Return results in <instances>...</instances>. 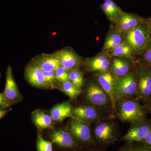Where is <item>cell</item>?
<instances>
[{
    "label": "cell",
    "instance_id": "1",
    "mask_svg": "<svg viewBox=\"0 0 151 151\" xmlns=\"http://www.w3.org/2000/svg\"><path fill=\"white\" fill-rule=\"evenodd\" d=\"M116 111L121 121L131 124L145 120L148 113L145 105H141L140 100L137 97L118 102Z\"/></svg>",
    "mask_w": 151,
    "mask_h": 151
},
{
    "label": "cell",
    "instance_id": "2",
    "mask_svg": "<svg viewBox=\"0 0 151 151\" xmlns=\"http://www.w3.org/2000/svg\"><path fill=\"white\" fill-rule=\"evenodd\" d=\"M92 132L97 145L105 149L113 145L119 137L118 128L114 123L108 121L97 122Z\"/></svg>",
    "mask_w": 151,
    "mask_h": 151
},
{
    "label": "cell",
    "instance_id": "3",
    "mask_svg": "<svg viewBox=\"0 0 151 151\" xmlns=\"http://www.w3.org/2000/svg\"><path fill=\"white\" fill-rule=\"evenodd\" d=\"M144 21L137 27L123 34L125 42L134 52H142L151 41V35Z\"/></svg>",
    "mask_w": 151,
    "mask_h": 151
},
{
    "label": "cell",
    "instance_id": "4",
    "mask_svg": "<svg viewBox=\"0 0 151 151\" xmlns=\"http://www.w3.org/2000/svg\"><path fill=\"white\" fill-rule=\"evenodd\" d=\"M67 130L77 142L88 147L97 146L92 137L89 124L72 118L68 123Z\"/></svg>",
    "mask_w": 151,
    "mask_h": 151
},
{
    "label": "cell",
    "instance_id": "5",
    "mask_svg": "<svg viewBox=\"0 0 151 151\" xmlns=\"http://www.w3.org/2000/svg\"><path fill=\"white\" fill-rule=\"evenodd\" d=\"M137 94L136 97L145 103L151 102V67L141 65L135 70Z\"/></svg>",
    "mask_w": 151,
    "mask_h": 151
},
{
    "label": "cell",
    "instance_id": "6",
    "mask_svg": "<svg viewBox=\"0 0 151 151\" xmlns=\"http://www.w3.org/2000/svg\"><path fill=\"white\" fill-rule=\"evenodd\" d=\"M137 78L134 72L117 78L116 86V97L117 103L130 98L137 97Z\"/></svg>",
    "mask_w": 151,
    "mask_h": 151
},
{
    "label": "cell",
    "instance_id": "7",
    "mask_svg": "<svg viewBox=\"0 0 151 151\" xmlns=\"http://www.w3.org/2000/svg\"><path fill=\"white\" fill-rule=\"evenodd\" d=\"M85 97L89 105L99 111L110 106L112 108L111 100L108 94L99 84L95 82H91L88 84L85 91Z\"/></svg>",
    "mask_w": 151,
    "mask_h": 151
},
{
    "label": "cell",
    "instance_id": "8",
    "mask_svg": "<svg viewBox=\"0 0 151 151\" xmlns=\"http://www.w3.org/2000/svg\"><path fill=\"white\" fill-rule=\"evenodd\" d=\"M95 77L98 84L110 98L112 109L113 111H116L117 102L116 97V86L117 78L111 71L97 72L95 73Z\"/></svg>",
    "mask_w": 151,
    "mask_h": 151
},
{
    "label": "cell",
    "instance_id": "9",
    "mask_svg": "<svg viewBox=\"0 0 151 151\" xmlns=\"http://www.w3.org/2000/svg\"><path fill=\"white\" fill-rule=\"evenodd\" d=\"M72 118L89 124L102 121L103 119L100 111L89 105L72 107Z\"/></svg>",
    "mask_w": 151,
    "mask_h": 151
},
{
    "label": "cell",
    "instance_id": "10",
    "mask_svg": "<svg viewBox=\"0 0 151 151\" xmlns=\"http://www.w3.org/2000/svg\"><path fill=\"white\" fill-rule=\"evenodd\" d=\"M151 128V121L146 119L132 124L129 129L121 139L126 142H141Z\"/></svg>",
    "mask_w": 151,
    "mask_h": 151
},
{
    "label": "cell",
    "instance_id": "11",
    "mask_svg": "<svg viewBox=\"0 0 151 151\" xmlns=\"http://www.w3.org/2000/svg\"><path fill=\"white\" fill-rule=\"evenodd\" d=\"M53 54L60 65L69 70L78 68L83 63L82 58L70 49H63Z\"/></svg>",
    "mask_w": 151,
    "mask_h": 151
},
{
    "label": "cell",
    "instance_id": "12",
    "mask_svg": "<svg viewBox=\"0 0 151 151\" xmlns=\"http://www.w3.org/2000/svg\"><path fill=\"white\" fill-rule=\"evenodd\" d=\"M3 94L11 105L19 103L22 99L21 94L14 78L12 69L10 65H8L7 68L5 86Z\"/></svg>",
    "mask_w": 151,
    "mask_h": 151
},
{
    "label": "cell",
    "instance_id": "13",
    "mask_svg": "<svg viewBox=\"0 0 151 151\" xmlns=\"http://www.w3.org/2000/svg\"><path fill=\"white\" fill-rule=\"evenodd\" d=\"M24 75L29 83L34 87L41 89L50 88L45 79L43 71L32 61L26 67Z\"/></svg>",
    "mask_w": 151,
    "mask_h": 151
},
{
    "label": "cell",
    "instance_id": "14",
    "mask_svg": "<svg viewBox=\"0 0 151 151\" xmlns=\"http://www.w3.org/2000/svg\"><path fill=\"white\" fill-rule=\"evenodd\" d=\"M145 21V19L136 14L124 12L116 22V27L124 34L137 27Z\"/></svg>",
    "mask_w": 151,
    "mask_h": 151
},
{
    "label": "cell",
    "instance_id": "15",
    "mask_svg": "<svg viewBox=\"0 0 151 151\" xmlns=\"http://www.w3.org/2000/svg\"><path fill=\"white\" fill-rule=\"evenodd\" d=\"M110 55L104 54L88 58L85 61V65L88 70L97 72L111 71Z\"/></svg>",
    "mask_w": 151,
    "mask_h": 151
},
{
    "label": "cell",
    "instance_id": "16",
    "mask_svg": "<svg viewBox=\"0 0 151 151\" xmlns=\"http://www.w3.org/2000/svg\"><path fill=\"white\" fill-rule=\"evenodd\" d=\"M50 139L52 143L63 148L73 150L78 146V143L68 130L60 129L55 131L50 135Z\"/></svg>",
    "mask_w": 151,
    "mask_h": 151
},
{
    "label": "cell",
    "instance_id": "17",
    "mask_svg": "<svg viewBox=\"0 0 151 151\" xmlns=\"http://www.w3.org/2000/svg\"><path fill=\"white\" fill-rule=\"evenodd\" d=\"M72 107L69 101L59 103L51 108L50 115L54 122H62L68 117L72 118Z\"/></svg>",
    "mask_w": 151,
    "mask_h": 151
},
{
    "label": "cell",
    "instance_id": "18",
    "mask_svg": "<svg viewBox=\"0 0 151 151\" xmlns=\"http://www.w3.org/2000/svg\"><path fill=\"white\" fill-rule=\"evenodd\" d=\"M32 61L43 71H54L60 65L53 53H43L37 56Z\"/></svg>",
    "mask_w": 151,
    "mask_h": 151
},
{
    "label": "cell",
    "instance_id": "19",
    "mask_svg": "<svg viewBox=\"0 0 151 151\" xmlns=\"http://www.w3.org/2000/svg\"><path fill=\"white\" fill-rule=\"evenodd\" d=\"M124 42V35L116 27L111 29L105 39L103 51L105 54H108Z\"/></svg>",
    "mask_w": 151,
    "mask_h": 151
},
{
    "label": "cell",
    "instance_id": "20",
    "mask_svg": "<svg viewBox=\"0 0 151 151\" xmlns=\"http://www.w3.org/2000/svg\"><path fill=\"white\" fill-rule=\"evenodd\" d=\"M131 64L127 58L115 57L111 63V72L117 78H121L131 72Z\"/></svg>",
    "mask_w": 151,
    "mask_h": 151
},
{
    "label": "cell",
    "instance_id": "21",
    "mask_svg": "<svg viewBox=\"0 0 151 151\" xmlns=\"http://www.w3.org/2000/svg\"><path fill=\"white\" fill-rule=\"evenodd\" d=\"M100 7L108 19L114 24L124 12L113 0H105Z\"/></svg>",
    "mask_w": 151,
    "mask_h": 151
},
{
    "label": "cell",
    "instance_id": "22",
    "mask_svg": "<svg viewBox=\"0 0 151 151\" xmlns=\"http://www.w3.org/2000/svg\"><path fill=\"white\" fill-rule=\"evenodd\" d=\"M32 119L36 127L42 129H52L54 127L50 115L41 110H36L32 114Z\"/></svg>",
    "mask_w": 151,
    "mask_h": 151
},
{
    "label": "cell",
    "instance_id": "23",
    "mask_svg": "<svg viewBox=\"0 0 151 151\" xmlns=\"http://www.w3.org/2000/svg\"><path fill=\"white\" fill-rule=\"evenodd\" d=\"M133 53H134V52L132 47L124 42L108 54L110 55V56L131 59L133 57Z\"/></svg>",
    "mask_w": 151,
    "mask_h": 151
},
{
    "label": "cell",
    "instance_id": "24",
    "mask_svg": "<svg viewBox=\"0 0 151 151\" xmlns=\"http://www.w3.org/2000/svg\"><path fill=\"white\" fill-rule=\"evenodd\" d=\"M59 89L72 100L76 99L81 93V91L77 89L69 80L60 84Z\"/></svg>",
    "mask_w": 151,
    "mask_h": 151
},
{
    "label": "cell",
    "instance_id": "25",
    "mask_svg": "<svg viewBox=\"0 0 151 151\" xmlns=\"http://www.w3.org/2000/svg\"><path fill=\"white\" fill-rule=\"evenodd\" d=\"M68 78L77 89L81 90L84 85V80L83 73L79 68L69 70Z\"/></svg>",
    "mask_w": 151,
    "mask_h": 151
},
{
    "label": "cell",
    "instance_id": "26",
    "mask_svg": "<svg viewBox=\"0 0 151 151\" xmlns=\"http://www.w3.org/2000/svg\"><path fill=\"white\" fill-rule=\"evenodd\" d=\"M37 151H52V142L45 140L40 133L37 139Z\"/></svg>",
    "mask_w": 151,
    "mask_h": 151
},
{
    "label": "cell",
    "instance_id": "27",
    "mask_svg": "<svg viewBox=\"0 0 151 151\" xmlns=\"http://www.w3.org/2000/svg\"><path fill=\"white\" fill-rule=\"evenodd\" d=\"M69 70H67L61 65L56 70H55V78L57 82L61 84L63 82L69 80Z\"/></svg>",
    "mask_w": 151,
    "mask_h": 151
},
{
    "label": "cell",
    "instance_id": "28",
    "mask_svg": "<svg viewBox=\"0 0 151 151\" xmlns=\"http://www.w3.org/2000/svg\"><path fill=\"white\" fill-rule=\"evenodd\" d=\"M118 151H151V149L149 148L144 145L141 146L136 145L134 142H127L126 144L119 149Z\"/></svg>",
    "mask_w": 151,
    "mask_h": 151
},
{
    "label": "cell",
    "instance_id": "29",
    "mask_svg": "<svg viewBox=\"0 0 151 151\" xmlns=\"http://www.w3.org/2000/svg\"><path fill=\"white\" fill-rule=\"evenodd\" d=\"M142 53V65L151 67V41Z\"/></svg>",
    "mask_w": 151,
    "mask_h": 151
},
{
    "label": "cell",
    "instance_id": "30",
    "mask_svg": "<svg viewBox=\"0 0 151 151\" xmlns=\"http://www.w3.org/2000/svg\"><path fill=\"white\" fill-rule=\"evenodd\" d=\"M45 79L50 88H54L56 86L57 81L55 78V72L54 71H43Z\"/></svg>",
    "mask_w": 151,
    "mask_h": 151
},
{
    "label": "cell",
    "instance_id": "31",
    "mask_svg": "<svg viewBox=\"0 0 151 151\" xmlns=\"http://www.w3.org/2000/svg\"><path fill=\"white\" fill-rule=\"evenodd\" d=\"M11 106V104L6 99L3 93H0V109H5Z\"/></svg>",
    "mask_w": 151,
    "mask_h": 151
},
{
    "label": "cell",
    "instance_id": "32",
    "mask_svg": "<svg viewBox=\"0 0 151 151\" xmlns=\"http://www.w3.org/2000/svg\"><path fill=\"white\" fill-rule=\"evenodd\" d=\"M141 142L144 145L151 149V128Z\"/></svg>",
    "mask_w": 151,
    "mask_h": 151
},
{
    "label": "cell",
    "instance_id": "33",
    "mask_svg": "<svg viewBox=\"0 0 151 151\" xmlns=\"http://www.w3.org/2000/svg\"><path fill=\"white\" fill-rule=\"evenodd\" d=\"M87 151H106L105 149L100 147L98 146H92L89 150Z\"/></svg>",
    "mask_w": 151,
    "mask_h": 151
},
{
    "label": "cell",
    "instance_id": "34",
    "mask_svg": "<svg viewBox=\"0 0 151 151\" xmlns=\"http://www.w3.org/2000/svg\"><path fill=\"white\" fill-rule=\"evenodd\" d=\"M145 21L151 35V18L146 19H145Z\"/></svg>",
    "mask_w": 151,
    "mask_h": 151
},
{
    "label": "cell",
    "instance_id": "35",
    "mask_svg": "<svg viewBox=\"0 0 151 151\" xmlns=\"http://www.w3.org/2000/svg\"><path fill=\"white\" fill-rule=\"evenodd\" d=\"M8 111L6 109H0V120L5 116Z\"/></svg>",
    "mask_w": 151,
    "mask_h": 151
},
{
    "label": "cell",
    "instance_id": "36",
    "mask_svg": "<svg viewBox=\"0 0 151 151\" xmlns=\"http://www.w3.org/2000/svg\"><path fill=\"white\" fill-rule=\"evenodd\" d=\"M145 106L146 109L148 113H150L151 116V102L149 103H145Z\"/></svg>",
    "mask_w": 151,
    "mask_h": 151
},
{
    "label": "cell",
    "instance_id": "37",
    "mask_svg": "<svg viewBox=\"0 0 151 151\" xmlns=\"http://www.w3.org/2000/svg\"><path fill=\"white\" fill-rule=\"evenodd\" d=\"M1 73H0V78H1Z\"/></svg>",
    "mask_w": 151,
    "mask_h": 151
},
{
    "label": "cell",
    "instance_id": "38",
    "mask_svg": "<svg viewBox=\"0 0 151 151\" xmlns=\"http://www.w3.org/2000/svg\"></svg>",
    "mask_w": 151,
    "mask_h": 151
}]
</instances>
